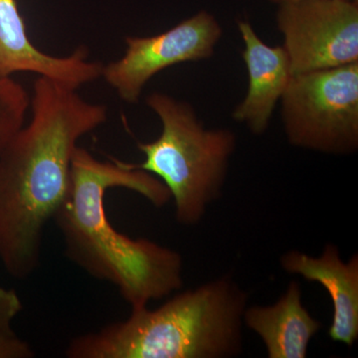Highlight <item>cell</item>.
Listing matches in <instances>:
<instances>
[{"instance_id":"obj_5","label":"cell","mask_w":358,"mask_h":358,"mask_svg":"<svg viewBox=\"0 0 358 358\" xmlns=\"http://www.w3.org/2000/svg\"><path fill=\"white\" fill-rule=\"evenodd\" d=\"M280 103L294 147L329 155L357 150L358 62L293 75Z\"/></svg>"},{"instance_id":"obj_13","label":"cell","mask_w":358,"mask_h":358,"mask_svg":"<svg viewBox=\"0 0 358 358\" xmlns=\"http://www.w3.org/2000/svg\"><path fill=\"white\" fill-rule=\"evenodd\" d=\"M22 308V301L13 289L0 288V331H13L14 320Z\"/></svg>"},{"instance_id":"obj_3","label":"cell","mask_w":358,"mask_h":358,"mask_svg":"<svg viewBox=\"0 0 358 358\" xmlns=\"http://www.w3.org/2000/svg\"><path fill=\"white\" fill-rule=\"evenodd\" d=\"M247 296L220 278L176 294L162 307L131 308V315L73 338L69 358H221L242 346Z\"/></svg>"},{"instance_id":"obj_8","label":"cell","mask_w":358,"mask_h":358,"mask_svg":"<svg viewBox=\"0 0 358 358\" xmlns=\"http://www.w3.org/2000/svg\"><path fill=\"white\" fill-rule=\"evenodd\" d=\"M21 72L77 90L102 77L103 65L89 61L84 48L67 57L47 55L30 41L16 0H0V78Z\"/></svg>"},{"instance_id":"obj_10","label":"cell","mask_w":358,"mask_h":358,"mask_svg":"<svg viewBox=\"0 0 358 358\" xmlns=\"http://www.w3.org/2000/svg\"><path fill=\"white\" fill-rule=\"evenodd\" d=\"M282 268L289 274L300 275L319 282L331 296L334 317L329 338L352 346L358 338V256L343 262L338 249L327 245L320 257L289 251L281 259Z\"/></svg>"},{"instance_id":"obj_11","label":"cell","mask_w":358,"mask_h":358,"mask_svg":"<svg viewBox=\"0 0 358 358\" xmlns=\"http://www.w3.org/2000/svg\"><path fill=\"white\" fill-rule=\"evenodd\" d=\"M243 322L262 339L270 358L307 357L310 339L322 327L303 307L294 281L274 305L246 308Z\"/></svg>"},{"instance_id":"obj_15","label":"cell","mask_w":358,"mask_h":358,"mask_svg":"<svg viewBox=\"0 0 358 358\" xmlns=\"http://www.w3.org/2000/svg\"><path fill=\"white\" fill-rule=\"evenodd\" d=\"M268 1L277 4V6H281V4L292 3V2L300 1V0H268Z\"/></svg>"},{"instance_id":"obj_9","label":"cell","mask_w":358,"mask_h":358,"mask_svg":"<svg viewBox=\"0 0 358 358\" xmlns=\"http://www.w3.org/2000/svg\"><path fill=\"white\" fill-rule=\"evenodd\" d=\"M237 25L244 43L242 58L248 72V91L233 110L232 117L260 136L268 131L293 72L284 47L266 44L249 21L239 20Z\"/></svg>"},{"instance_id":"obj_7","label":"cell","mask_w":358,"mask_h":358,"mask_svg":"<svg viewBox=\"0 0 358 358\" xmlns=\"http://www.w3.org/2000/svg\"><path fill=\"white\" fill-rule=\"evenodd\" d=\"M222 34L215 16L201 10L155 36H128L126 53L103 66L102 77L122 101L136 103L145 85L160 71L211 58Z\"/></svg>"},{"instance_id":"obj_1","label":"cell","mask_w":358,"mask_h":358,"mask_svg":"<svg viewBox=\"0 0 358 358\" xmlns=\"http://www.w3.org/2000/svg\"><path fill=\"white\" fill-rule=\"evenodd\" d=\"M31 120L0 155V262L15 279L36 271L42 240L69 192L78 141L107 121L105 105L39 76L30 98Z\"/></svg>"},{"instance_id":"obj_12","label":"cell","mask_w":358,"mask_h":358,"mask_svg":"<svg viewBox=\"0 0 358 358\" xmlns=\"http://www.w3.org/2000/svg\"><path fill=\"white\" fill-rule=\"evenodd\" d=\"M30 96L24 87L11 77L0 78V155L24 126Z\"/></svg>"},{"instance_id":"obj_2","label":"cell","mask_w":358,"mask_h":358,"mask_svg":"<svg viewBox=\"0 0 358 358\" xmlns=\"http://www.w3.org/2000/svg\"><path fill=\"white\" fill-rule=\"evenodd\" d=\"M110 188L138 193L157 207L171 199L166 185L148 171L121 160L101 162L77 147L69 192L53 220L72 262L114 285L131 308L148 307L182 288V258L174 250L115 229L105 207Z\"/></svg>"},{"instance_id":"obj_6","label":"cell","mask_w":358,"mask_h":358,"mask_svg":"<svg viewBox=\"0 0 358 358\" xmlns=\"http://www.w3.org/2000/svg\"><path fill=\"white\" fill-rule=\"evenodd\" d=\"M275 15L293 75L358 62V0H300Z\"/></svg>"},{"instance_id":"obj_4","label":"cell","mask_w":358,"mask_h":358,"mask_svg":"<svg viewBox=\"0 0 358 358\" xmlns=\"http://www.w3.org/2000/svg\"><path fill=\"white\" fill-rule=\"evenodd\" d=\"M147 105L159 117L162 133L154 141L138 143L145 160L134 166L166 185L179 223L195 225L220 195L236 136L228 129L205 128L192 105L166 94H150Z\"/></svg>"},{"instance_id":"obj_14","label":"cell","mask_w":358,"mask_h":358,"mask_svg":"<svg viewBox=\"0 0 358 358\" xmlns=\"http://www.w3.org/2000/svg\"><path fill=\"white\" fill-rule=\"evenodd\" d=\"M31 346L14 331H0V358H31Z\"/></svg>"}]
</instances>
